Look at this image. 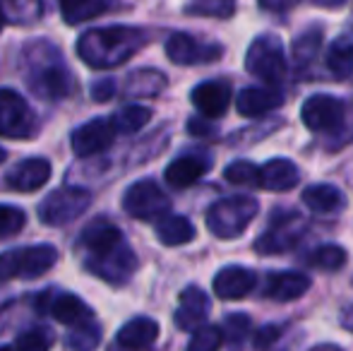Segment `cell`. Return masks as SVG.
I'll list each match as a JSON object with an SVG mask.
<instances>
[{
	"label": "cell",
	"instance_id": "6da1fadb",
	"mask_svg": "<svg viewBox=\"0 0 353 351\" xmlns=\"http://www.w3.org/2000/svg\"><path fill=\"white\" fill-rule=\"evenodd\" d=\"M79 248L89 255L87 267L106 281L121 284L135 272L137 258L123 241L116 224L106 219H94L79 236Z\"/></svg>",
	"mask_w": 353,
	"mask_h": 351
},
{
	"label": "cell",
	"instance_id": "7a4b0ae2",
	"mask_svg": "<svg viewBox=\"0 0 353 351\" xmlns=\"http://www.w3.org/2000/svg\"><path fill=\"white\" fill-rule=\"evenodd\" d=\"M144 43H147V34L142 29L113 24V27L84 32L77 39V56L84 66L94 70H111L130 61Z\"/></svg>",
	"mask_w": 353,
	"mask_h": 351
},
{
	"label": "cell",
	"instance_id": "3957f363",
	"mask_svg": "<svg viewBox=\"0 0 353 351\" xmlns=\"http://www.w3.org/2000/svg\"><path fill=\"white\" fill-rule=\"evenodd\" d=\"M260 205L255 197L233 195L214 202L207 210V229L216 239H236L250 226V221L257 217Z\"/></svg>",
	"mask_w": 353,
	"mask_h": 351
},
{
	"label": "cell",
	"instance_id": "277c9868",
	"mask_svg": "<svg viewBox=\"0 0 353 351\" xmlns=\"http://www.w3.org/2000/svg\"><path fill=\"white\" fill-rule=\"evenodd\" d=\"M56 260L58 250L48 243L5 250V253H0V281L14 279V277H22V279L41 277L56 265Z\"/></svg>",
	"mask_w": 353,
	"mask_h": 351
},
{
	"label": "cell",
	"instance_id": "5b68a950",
	"mask_svg": "<svg viewBox=\"0 0 353 351\" xmlns=\"http://www.w3.org/2000/svg\"><path fill=\"white\" fill-rule=\"evenodd\" d=\"M245 70L270 85L281 82L286 75V53H283L281 39L272 34L257 37L245 53Z\"/></svg>",
	"mask_w": 353,
	"mask_h": 351
},
{
	"label": "cell",
	"instance_id": "8992f818",
	"mask_svg": "<svg viewBox=\"0 0 353 351\" xmlns=\"http://www.w3.org/2000/svg\"><path fill=\"white\" fill-rule=\"evenodd\" d=\"M89 205H92V192L87 188H58L41 200L39 219L48 226H65L77 219Z\"/></svg>",
	"mask_w": 353,
	"mask_h": 351
},
{
	"label": "cell",
	"instance_id": "52a82bcc",
	"mask_svg": "<svg viewBox=\"0 0 353 351\" xmlns=\"http://www.w3.org/2000/svg\"><path fill=\"white\" fill-rule=\"evenodd\" d=\"M123 210L135 219H157V217H166V212L171 210V200L157 183L144 178L125 190Z\"/></svg>",
	"mask_w": 353,
	"mask_h": 351
},
{
	"label": "cell",
	"instance_id": "ba28073f",
	"mask_svg": "<svg viewBox=\"0 0 353 351\" xmlns=\"http://www.w3.org/2000/svg\"><path fill=\"white\" fill-rule=\"evenodd\" d=\"M27 85L34 89L41 99H65L72 89V77L65 70V66L58 58V51L51 53L46 66H34L27 70Z\"/></svg>",
	"mask_w": 353,
	"mask_h": 351
},
{
	"label": "cell",
	"instance_id": "9c48e42d",
	"mask_svg": "<svg viewBox=\"0 0 353 351\" xmlns=\"http://www.w3.org/2000/svg\"><path fill=\"white\" fill-rule=\"evenodd\" d=\"M37 128L27 99L12 89H0V135L29 137Z\"/></svg>",
	"mask_w": 353,
	"mask_h": 351
},
{
	"label": "cell",
	"instance_id": "30bf717a",
	"mask_svg": "<svg viewBox=\"0 0 353 351\" xmlns=\"http://www.w3.org/2000/svg\"><path fill=\"white\" fill-rule=\"evenodd\" d=\"M301 118L312 132H336L344 126L346 108L336 97L312 94L301 108Z\"/></svg>",
	"mask_w": 353,
	"mask_h": 351
},
{
	"label": "cell",
	"instance_id": "8fae6325",
	"mask_svg": "<svg viewBox=\"0 0 353 351\" xmlns=\"http://www.w3.org/2000/svg\"><path fill=\"white\" fill-rule=\"evenodd\" d=\"M303 229H305V221L298 214H279L272 226L255 241V250L260 255H276V253H286L288 248L298 243V239L303 236Z\"/></svg>",
	"mask_w": 353,
	"mask_h": 351
},
{
	"label": "cell",
	"instance_id": "7c38bea8",
	"mask_svg": "<svg viewBox=\"0 0 353 351\" xmlns=\"http://www.w3.org/2000/svg\"><path fill=\"white\" fill-rule=\"evenodd\" d=\"M166 56L176 66H200V63H212L221 56L219 43H205L197 41L192 34L178 32L168 37L166 41Z\"/></svg>",
	"mask_w": 353,
	"mask_h": 351
},
{
	"label": "cell",
	"instance_id": "4fadbf2b",
	"mask_svg": "<svg viewBox=\"0 0 353 351\" xmlns=\"http://www.w3.org/2000/svg\"><path fill=\"white\" fill-rule=\"evenodd\" d=\"M113 140H116V128H113V121H106V118H94V121L79 126L70 135L72 152L82 159L101 154L113 145Z\"/></svg>",
	"mask_w": 353,
	"mask_h": 351
},
{
	"label": "cell",
	"instance_id": "5bb4252c",
	"mask_svg": "<svg viewBox=\"0 0 353 351\" xmlns=\"http://www.w3.org/2000/svg\"><path fill=\"white\" fill-rule=\"evenodd\" d=\"M210 169H212V157L207 152H190V154L178 157V159H173L166 166V183L171 188L181 190V188L197 183Z\"/></svg>",
	"mask_w": 353,
	"mask_h": 351
},
{
	"label": "cell",
	"instance_id": "9a60e30c",
	"mask_svg": "<svg viewBox=\"0 0 353 351\" xmlns=\"http://www.w3.org/2000/svg\"><path fill=\"white\" fill-rule=\"evenodd\" d=\"M255 284H257L255 272L241 265H231L216 272V277H214V294L223 301H238V299H245L255 289Z\"/></svg>",
	"mask_w": 353,
	"mask_h": 351
},
{
	"label": "cell",
	"instance_id": "2e32d148",
	"mask_svg": "<svg viewBox=\"0 0 353 351\" xmlns=\"http://www.w3.org/2000/svg\"><path fill=\"white\" fill-rule=\"evenodd\" d=\"M48 178H51V164L41 157H32V159L19 161L12 171H8L5 183L17 192H34L46 185Z\"/></svg>",
	"mask_w": 353,
	"mask_h": 351
},
{
	"label": "cell",
	"instance_id": "e0dca14e",
	"mask_svg": "<svg viewBox=\"0 0 353 351\" xmlns=\"http://www.w3.org/2000/svg\"><path fill=\"white\" fill-rule=\"evenodd\" d=\"M210 315V299L200 286H188L181 294V305L176 310V325L185 332L205 328V320Z\"/></svg>",
	"mask_w": 353,
	"mask_h": 351
},
{
	"label": "cell",
	"instance_id": "ac0fdd59",
	"mask_svg": "<svg viewBox=\"0 0 353 351\" xmlns=\"http://www.w3.org/2000/svg\"><path fill=\"white\" fill-rule=\"evenodd\" d=\"M190 99H192V106L205 118H219L231 106V87L219 80L202 82V85L192 89Z\"/></svg>",
	"mask_w": 353,
	"mask_h": 351
},
{
	"label": "cell",
	"instance_id": "d6986e66",
	"mask_svg": "<svg viewBox=\"0 0 353 351\" xmlns=\"http://www.w3.org/2000/svg\"><path fill=\"white\" fill-rule=\"evenodd\" d=\"M281 103H283V94L276 92V89H265V87H245L236 97L238 113L245 118H262L270 111H274V108H279Z\"/></svg>",
	"mask_w": 353,
	"mask_h": 351
},
{
	"label": "cell",
	"instance_id": "ffe728a7",
	"mask_svg": "<svg viewBox=\"0 0 353 351\" xmlns=\"http://www.w3.org/2000/svg\"><path fill=\"white\" fill-rule=\"evenodd\" d=\"M307 289H310V277H305L303 272H276L267 279L265 296L286 303V301L301 299Z\"/></svg>",
	"mask_w": 353,
	"mask_h": 351
},
{
	"label": "cell",
	"instance_id": "44dd1931",
	"mask_svg": "<svg viewBox=\"0 0 353 351\" xmlns=\"http://www.w3.org/2000/svg\"><path fill=\"white\" fill-rule=\"evenodd\" d=\"M301 181V171L288 159H272L260 169V188L270 192H286Z\"/></svg>",
	"mask_w": 353,
	"mask_h": 351
},
{
	"label": "cell",
	"instance_id": "7402d4cb",
	"mask_svg": "<svg viewBox=\"0 0 353 351\" xmlns=\"http://www.w3.org/2000/svg\"><path fill=\"white\" fill-rule=\"evenodd\" d=\"M159 337V323L152 318H132L130 323H125L118 332V344L123 349L130 351H142L149 349Z\"/></svg>",
	"mask_w": 353,
	"mask_h": 351
},
{
	"label": "cell",
	"instance_id": "603a6c76",
	"mask_svg": "<svg viewBox=\"0 0 353 351\" xmlns=\"http://www.w3.org/2000/svg\"><path fill=\"white\" fill-rule=\"evenodd\" d=\"M303 205L317 214H330V212H339L346 205V197L339 188L315 183V185H307L303 190Z\"/></svg>",
	"mask_w": 353,
	"mask_h": 351
},
{
	"label": "cell",
	"instance_id": "cb8c5ba5",
	"mask_svg": "<svg viewBox=\"0 0 353 351\" xmlns=\"http://www.w3.org/2000/svg\"><path fill=\"white\" fill-rule=\"evenodd\" d=\"M51 315L61 325H70V328H77V325L87 323V320H94L92 318L94 313L89 310V305L74 294L58 296V299L51 303Z\"/></svg>",
	"mask_w": 353,
	"mask_h": 351
},
{
	"label": "cell",
	"instance_id": "d4e9b609",
	"mask_svg": "<svg viewBox=\"0 0 353 351\" xmlns=\"http://www.w3.org/2000/svg\"><path fill=\"white\" fill-rule=\"evenodd\" d=\"M157 239L163 245H185L195 239V226L181 214H166L157 224Z\"/></svg>",
	"mask_w": 353,
	"mask_h": 351
},
{
	"label": "cell",
	"instance_id": "484cf974",
	"mask_svg": "<svg viewBox=\"0 0 353 351\" xmlns=\"http://www.w3.org/2000/svg\"><path fill=\"white\" fill-rule=\"evenodd\" d=\"M65 24H82L111 10L113 0H58Z\"/></svg>",
	"mask_w": 353,
	"mask_h": 351
},
{
	"label": "cell",
	"instance_id": "4316f807",
	"mask_svg": "<svg viewBox=\"0 0 353 351\" xmlns=\"http://www.w3.org/2000/svg\"><path fill=\"white\" fill-rule=\"evenodd\" d=\"M327 68L336 80H346L353 75V41L349 37H339L332 41L327 51Z\"/></svg>",
	"mask_w": 353,
	"mask_h": 351
},
{
	"label": "cell",
	"instance_id": "83f0119b",
	"mask_svg": "<svg viewBox=\"0 0 353 351\" xmlns=\"http://www.w3.org/2000/svg\"><path fill=\"white\" fill-rule=\"evenodd\" d=\"M166 89V75L159 70H137L128 80V94L132 97H157Z\"/></svg>",
	"mask_w": 353,
	"mask_h": 351
},
{
	"label": "cell",
	"instance_id": "f1b7e54d",
	"mask_svg": "<svg viewBox=\"0 0 353 351\" xmlns=\"http://www.w3.org/2000/svg\"><path fill=\"white\" fill-rule=\"evenodd\" d=\"M149 121H152V111H149V108L125 106L116 113V118H113V128H116V132H123V135H132V132L142 130Z\"/></svg>",
	"mask_w": 353,
	"mask_h": 351
},
{
	"label": "cell",
	"instance_id": "f546056e",
	"mask_svg": "<svg viewBox=\"0 0 353 351\" xmlns=\"http://www.w3.org/2000/svg\"><path fill=\"white\" fill-rule=\"evenodd\" d=\"M310 265L320 267V270H327V272H336L346 265V250L336 243L320 245V248L310 255Z\"/></svg>",
	"mask_w": 353,
	"mask_h": 351
},
{
	"label": "cell",
	"instance_id": "4dcf8cb0",
	"mask_svg": "<svg viewBox=\"0 0 353 351\" xmlns=\"http://www.w3.org/2000/svg\"><path fill=\"white\" fill-rule=\"evenodd\" d=\"M101 342V328L94 320L77 325L70 334V349L72 351H94Z\"/></svg>",
	"mask_w": 353,
	"mask_h": 351
},
{
	"label": "cell",
	"instance_id": "1f68e13d",
	"mask_svg": "<svg viewBox=\"0 0 353 351\" xmlns=\"http://www.w3.org/2000/svg\"><path fill=\"white\" fill-rule=\"evenodd\" d=\"M5 17L19 24H27L41 14V0H0Z\"/></svg>",
	"mask_w": 353,
	"mask_h": 351
},
{
	"label": "cell",
	"instance_id": "d6a6232c",
	"mask_svg": "<svg viewBox=\"0 0 353 351\" xmlns=\"http://www.w3.org/2000/svg\"><path fill=\"white\" fill-rule=\"evenodd\" d=\"M223 176L233 185H260V169L252 161H233L226 166Z\"/></svg>",
	"mask_w": 353,
	"mask_h": 351
},
{
	"label": "cell",
	"instance_id": "836d02e7",
	"mask_svg": "<svg viewBox=\"0 0 353 351\" xmlns=\"http://www.w3.org/2000/svg\"><path fill=\"white\" fill-rule=\"evenodd\" d=\"M185 10L190 14H205V17L226 19V17H231V14H233L236 5H233V0H192Z\"/></svg>",
	"mask_w": 353,
	"mask_h": 351
},
{
	"label": "cell",
	"instance_id": "e575fe53",
	"mask_svg": "<svg viewBox=\"0 0 353 351\" xmlns=\"http://www.w3.org/2000/svg\"><path fill=\"white\" fill-rule=\"evenodd\" d=\"M223 342V330L216 325H205V328L195 330L188 351H216Z\"/></svg>",
	"mask_w": 353,
	"mask_h": 351
},
{
	"label": "cell",
	"instance_id": "d590c367",
	"mask_svg": "<svg viewBox=\"0 0 353 351\" xmlns=\"http://www.w3.org/2000/svg\"><path fill=\"white\" fill-rule=\"evenodd\" d=\"M24 224H27V214H24L22 207L0 205V239L19 234Z\"/></svg>",
	"mask_w": 353,
	"mask_h": 351
},
{
	"label": "cell",
	"instance_id": "8d00e7d4",
	"mask_svg": "<svg viewBox=\"0 0 353 351\" xmlns=\"http://www.w3.org/2000/svg\"><path fill=\"white\" fill-rule=\"evenodd\" d=\"M320 41H322L320 29L305 32L303 37L296 39V43H293V58H296L298 66H305V63H310L312 58H315L317 48H320Z\"/></svg>",
	"mask_w": 353,
	"mask_h": 351
},
{
	"label": "cell",
	"instance_id": "74e56055",
	"mask_svg": "<svg viewBox=\"0 0 353 351\" xmlns=\"http://www.w3.org/2000/svg\"><path fill=\"white\" fill-rule=\"evenodd\" d=\"M250 318L245 313H233L223 320V339H228L231 344H241L243 339L250 334Z\"/></svg>",
	"mask_w": 353,
	"mask_h": 351
},
{
	"label": "cell",
	"instance_id": "f35d334b",
	"mask_svg": "<svg viewBox=\"0 0 353 351\" xmlns=\"http://www.w3.org/2000/svg\"><path fill=\"white\" fill-rule=\"evenodd\" d=\"M53 344L51 334L46 330L37 328V330H27L17 337V344H14V351H48Z\"/></svg>",
	"mask_w": 353,
	"mask_h": 351
},
{
	"label": "cell",
	"instance_id": "ab89813d",
	"mask_svg": "<svg viewBox=\"0 0 353 351\" xmlns=\"http://www.w3.org/2000/svg\"><path fill=\"white\" fill-rule=\"evenodd\" d=\"M276 337H279V328H274V325H265V328H260L255 332V344L260 349H267L276 342Z\"/></svg>",
	"mask_w": 353,
	"mask_h": 351
},
{
	"label": "cell",
	"instance_id": "60d3db41",
	"mask_svg": "<svg viewBox=\"0 0 353 351\" xmlns=\"http://www.w3.org/2000/svg\"><path fill=\"white\" fill-rule=\"evenodd\" d=\"M113 92H116V85H113V80H101V82H97V85L92 87L94 101H99V103L108 101V99L113 97Z\"/></svg>",
	"mask_w": 353,
	"mask_h": 351
},
{
	"label": "cell",
	"instance_id": "b9f144b4",
	"mask_svg": "<svg viewBox=\"0 0 353 351\" xmlns=\"http://www.w3.org/2000/svg\"><path fill=\"white\" fill-rule=\"evenodd\" d=\"M260 8L272 10V12H283V10H291L293 5H298V0H257Z\"/></svg>",
	"mask_w": 353,
	"mask_h": 351
},
{
	"label": "cell",
	"instance_id": "7bdbcfd3",
	"mask_svg": "<svg viewBox=\"0 0 353 351\" xmlns=\"http://www.w3.org/2000/svg\"><path fill=\"white\" fill-rule=\"evenodd\" d=\"M310 351H344V349H339L336 344H317V347H312Z\"/></svg>",
	"mask_w": 353,
	"mask_h": 351
},
{
	"label": "cell",
	"instance_id": "ee69618b",
	"mask_svg": "<svg viewBox=\"0 0 353 351\" xmlns=\"http://www.w3.org/2000/svg\"><path fill=\"white\" fill-rule=\"evenodd\" d=\"M5 22H8V17H5V10H3V3H0V32H3Z\"/></svg>",
	"mask_w": 353,
	"mask_h": 351
},
{
	"label": "cell",
	"instance_id": "f6af8a7d",
	"mask_svg": "<svg viewBox=\"0 0 353 351\" xmlns=\"http://www.w3.org/2000/svg\"><path fill=\"white\" fill-rule=\"evenodd\" d=\"M3 161H5V150L0 147V164H3Z\"/></svg>",
	"mask_w": 353,
	"mask_h": 351
},
{
	"label": "cell",
	"instance_id": "bcb514c9",
	"mask_svg": "<svg viewBox=\"0 0 353 351\" xmlns=\"http://www.w3.org/2000/svg\"><path fill=\"white\" fill-rule=\"evenodd\" d=\"M0 351H14V349H10V347H0Z\"/></svg>",
	"mask_w": 353,
	"mask_h": 351
}]
</instances>
